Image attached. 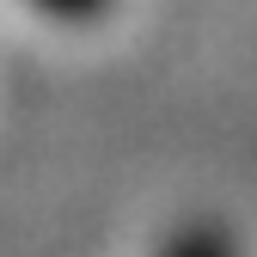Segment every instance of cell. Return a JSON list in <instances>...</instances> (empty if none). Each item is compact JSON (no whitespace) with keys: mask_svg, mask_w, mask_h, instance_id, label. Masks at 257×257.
<instances>
[{"mask_svg":"<svg viewBox=\"0 0 257 257\" xmlns=\"http://www.w3.org/2000/svg\"><path fill=\"white\" fill-rule=\"evenodd\" d=\"M49 13H92V7H104V0H43Z\"/></svg>","mask_w":257,"mask_h":257,"instance_id":"cell-1","label":"cell"}]
</instances>
